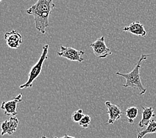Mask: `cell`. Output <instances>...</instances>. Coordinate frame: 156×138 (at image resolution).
Listing matches in <instances>:
<instances>
[{
    "label": "cell",
    "mask_w": 156,
    "mask_h": 138,
    "mask_svg": "<svg viewBox=\"0 0 156 138\" xmlns=\"http://www.w3.org/2000/svg\"><path fill=\"white\" fill-rule=\"evenodd\" d=\"M54 0H37L29 7L26 13L33 16L37 30L45 34L46 28L49 27V18L55 7Z\"/></svg>",
    "instance_id": "obj_1"
},
{
    "label": "cell",
    "mask_w": 156,
    "mask_h": 138,
    "mask_svg": "<svg viewBox=\"0 0 156 138\" xmlns=\"http://www.w3.org/2000/svg\"><path fill=\"white\" fill-rule=\"evenodd\" d=\"M149 57L150 55L142 54L141 57L140 58L139 61H137L134 69H133L130 73L127 74H123L120 72L116 73V75L124 77L126 80V83L124 85H122V87L124 88L129 87L133 89H137V90H139L140 95H143L146 92V89L144 87V86L142 83V80H141L140 71L142 62L146 60Z\"/></svg>",
    "instance_id": "obj_2"
},
{
    "label": "cell",
    "mask_w": 156,
    "mask_h": 138,
    "mask_svg": "<svg viewBox=\"0 0 156 138\" xmlns=\"http://www.w3.org/2000/svg\"><path fill=\"white\" fill-rule=\"evenodd\" d=\"M49 44H44L43 47V52L39 59V61L36 62V64H35L31 67L30 72H29L28 75L27 81L26 82L25 84L20 86V89L31 88L33 87V82H34L36 78L40 75L42 71L43 65L44 61L47 60L48 58L47 55L48 51H49Z\"/></svg>",
    "instance_id": "obj_3"
},
{
    "label": "cell",
    "mask_w": 156,
    "mask_h": 138,
    "mask_svg": "<svg viewBox=\"0 0 156 138\" xmlns=\"http://www.w3.org/2000/svg\"><path fill=\"white\" fill-rule=\"evenodd\" d=\"M84 53V51H83L76 50L73 47L61 46V51L57 52V55L68 59L69 61L82 62L84 61L83 56Z\"/></svg>",
    "instance_id": "obj_4"
},
{
    "label": "cell",
    "mask_w": 156,
    "mask_h": 138,
    "mask_svg": "<svg viewBox=\"0 0 156 138\" xmlns=\"http://www.w3.org/2000/svg\"><path fill=\"white\" fill-rule=\"evenodd\" d=\"M90 47L92 48L94 55L98 58H105L112 54L110 49L106 45L104 36L99 37L94 42L92 43Z\"/></svg>",
    "instance_id": "obj_5"
},
{
    "label": "cell",
    "mask_w": 156,
    "mask_h": 138,
    "mask_svg": "<svg viewBox=\"0 0 156 138\" xmlns=\"http://www.w3.org/2000/svg\"><path fill=\"white\" fill-rule=\"evenodd\" d=\"M22 101V94H19L14 97L12 100L3 101L2 104V109L4 111V114L9 117H13L17 114V104Z\"/></svg>",
    "instance_id": "obj_6"
},
{
    "label": "cell",
    "mask_w": 156,
    "mask_h": 138,
    "mask_svg": "<svg viewBox=\"0 0 156 138\" xmlns=\"http://www.w3.org/2000/svg\"><path fill=\"white\" fill-rule=\"evenodd\" d=\"M105 105L108 108L107 114L109 115L108 124H114L115 122L121 118V115L123 114V112L118 105L113 104L110 101H106Z\"/></svg>",
    "instance_id": "obj_7"
},
{
    "label": "cell",
    "mask_w": 156,
    "mask_h": 138,
    "mask_svg": "<svg viewBox=\"0 0 156 138\" xmlns=\"http://www.w3.org/2000/svg\"><path fill=\"white\" fill-rule=\"evenodd\" d=\"M4 39L7 46L11 48H19L22 43L21 35L16 30L6 32L4 34Z\"/></svg>",
    "instance_id": "obj_8"
},
{
    "label": "cell",
    "mask_w": 156,
    "mask_h": 138,
    "mask_svg": "<svg viewBox=\"0 0 156 138\" xmlns=\"http://www.w3.org/2000/svg\"><path fill=\"white\" fill-rule=\"evenodd\" d=\"M123 31L130 33L133 35L143 37H145L147 35V32L144 28V25L141 23L140 21L133 22L129 26L125 27L123 29Z\"/></svg>",
    "instance_id": "obj_9"
},
{
    "label": "cell",
    "mask_w": 156,
    "mask_h": 138,
    "mask_svg": "<svg viewBox=\"0 0 156 138\" xmlns=\"http://www.w3.org/2000/svg\"><path fill=\"white\" fill-rule=\"evenodd\" d=\"M142 118L139 123V127L140 128H142L145 126H147L155 116L154 110L152 107L146 108L142 106Z\"/></svg>",
    "instance_id": "obj_10"
},
{
    "label": "cell",
    "mask_w": 156,
    "mask_h": 138,
    "mask_svg": "<svg viewBox=\"0 0 156 138\" xmlns=\"http://www.w3.org/2000/svg\"><path fill=\"white\" fill-rule=\"evenodd\" d=\"M156 133V121L152 120L147 128L143 131L137 132V138H144V137L147 134L155 133Z\"/></svg>",
    "instance_id": "obj_11"
},
{
    "label": "cell",
    "mask_w": 156,
    "mask_h": 138,
    "mask_svg": "<svg viewBox=\"0 0 156 138\" xmlns=\"http://www.w3.org/2000/svg\"><path fill=\"white\" fill-rule=\"evenodd\" d=\"M137 114H138V108L136 106L129 107L128 109H126V115L129 124H133L134 122V120L137 118Z\"/></svg>",
    "instance_id": "obj_12"
},
{
    "label": "cell",
    "mask_w": 156,
    "mask_h": 138,
    "mask_svg": "<svg viewBox=\"0 0 156 138\" xmlns=\"http://www.w3.org/2000/svg\"><path fill=\"white\" fill-rule=\"evenodd\" d=\"M8 124L9 129L7 134H9V136H12L15 132H16L18 124H19V120L15 116L10 117V118L8 120Z\"/></svg>",
    "instance_id": "obj_13"
},
{
    "label": "cell",
    "mask_w": 156,
    "mask_h": 138,
    "mask_svg": "<svg viewBox=\"0 0 156 138\" xmlns=\"http://www.w3.org/2000/svg\"><path fill=\"white\" fill-rule=\"evenodd\" d=\"M84 115V114L83 112V110L79 109L73 111V113L71 115V119L73 122L79 123L81 120V119L83 118Z\"/></svg>",
    "instance_id": "obj_14"
},
{
    "label": "cell",
    "mask_w": 156,
    "mask_h": 138,
    "mask_svg": "<svg viewBox=\"0 0 156 138\" xmlns=\"http://www.w3.org/2000/svg\"><path fill=\"white\" fill-rule=\"evenodd\" d=\"M91 122V118L90 115H84L83 118L81 119V120L79 122V126L83 127V128H87L90 126Z\"/></svg>",
    "instance_id": "obj_15"
},
{
    "label": "cell",
    "mask_w": 156,
    "mask_h": 138,
    "mask_svg": "<svg viewBox=\"0 0 156 138\" xmlns=\"http://www.w3.org/2000/svg\"><path fill=\"white\" fill-rule=\"evenodd\" d=\"M8 129H9V124H8V120H5L2 122V133L1 135L3 136H4L5 134H7L8 132Z\"/></svg>",
    "instance_id": "obj_16"
},
{
    "label": "cell",
    "mask_w": 156,
    "mask_h": 138,
    "mask_svg": "<svg viewBox=\"0 0 156 138\" xmlns=\"http://www.w3.org/2000/svg\"><path fill=\"white\" fill-rule=\"evenodd\" d=\"M41 138H76L75 137H73V136H69L67 135V134H65V135L63 136V137H48L45 136H43L41 137Z\"/></svg>",
    "instance_id": "obj_17"
},
{
    "label": "cell",
    "mask_w": 156,
    "mask_h": 138,
    "mask_svg": "<svg viewBox=\"0 0 156 138\" xmlns=\"http://www.w3.org/2000/svg\"><path fill=\"white\" fill-rule=\"evenodd\" d=\"M0 2H2V0H0Z\"/></svg>",
    "instance_id": "obj_18"
}]
</instances>
